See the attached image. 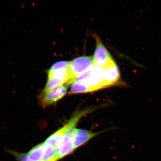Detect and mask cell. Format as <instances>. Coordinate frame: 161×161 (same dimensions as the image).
Masks as SVG:
<instances>
[{"instance_id":"cell-9","label":"cell","mask_w":161,"mask_h":161,"mask_svg":"<svg viewBox=\"0 0 161 161\" xmlns=\"http://www.w3.org/2000/svg\"><path fill=\"white\" fill-rule=\"evenodd\" d=\"M95 88L85 84L80 81H75L71 84L70 90L69 92V95L74 94H85L96 92Z\"/></svg>"},{"instance_id":"cell-1","label":"cell","mask_w":161,"mask_h":161,"mask_svg":"<svg viewBox=\"0 0 161 161\" xmlns=\"http://www.w3.org/2000/svg\"><path fill=\"white\" fill-rule=\"evenodd\" d=\"M93 110V108H87L77 111L65 124L66 131L58 142L56 148V158L57 161L70 154L75 150L74 137L76 125L84 115L88 114Z\"/></svg>"},{"instance_id":"cell-8","label":"cell","mask_w":161,"mask_h":161,"mask_svg":"<svg viewBox=\"0 0 161 161\" xmlns=\"http://www.w3.org/2000/svg\"><path fill=\"white\" fill-rule=\"evenodd\" d=\"M46 149L44 142L37 145L26 153L25 161H45Z\"/></svg>"},{"instance_id":"cell-3","label":"cell","mask_w":161,"mask_h":161,"mask_svg":"<svg viewBox=\"0 0 161 161\" xmlns=\"http://www.w3.org/2000/svg\"><path fill=\"white\" fill-rule=\"evenodd\" d=\"M68 84L59 86L47 91H43L39 97L40 104L43 108L55 104L62 99L67 93Z\"/></svg>"},{"instance_id":"cell-2","label":"cell","mask_w":161,"mask_h":161,"mask_svg":"<svg viewBox=\"0 0 161 161\" xmlns=\"http://www.w3.org/2000/svg\"><path fill=\"white\" fill-rule=\"evenodd\" d=\"M103 69L95 66L75 78V81H80L85 84L95 88L98 91L105 89L103 82Z\"/></svg>"},{"instance_id":"cell-7","label":"cell","mask_w":161,"mask_h":161,"mask_svg":"<svg viewBox=\"0 0 161 161\" xmlns=\"http://www.w3.org/2000/svg\"><path fill=\"white\" fill-rule=\"evenodd\" d=\"M99 133V132H92L83 129H75L74 137V147L75 150L86 143L87 142Z\"/></svg>"},{"instance_id":"cell-4","label":"cell","mask_w":161,"mask_h":161,"mask_svg":"<svg viewBox=\"0 0 161 161\" xmlns=\"http://www.w3.org/2000/svg\"><path fill=\"white\" fill-rule=\"evenodd\" d=\"M96 42V48L93 58V65L104 68L114 62V60L108 50L104 46L100 38L94 35Z\"/></svg>"},{"instance_id":"cell-10","label":"cell","mask_w":161,"mask_h":161,"mask_svg":"<svg viewBox=\"0 0 161 161\" xmlns=\"http://www.w3.org/2000/svg\"><path fill=\"white\" fill-rule=\"evenodd\" d=\"M70 61H61L53 64L47 72V76L69 67Z\"/></svg>"},{"instance_id":"cell-5","label":"cell","mask_w":161,"mask_h":161,"mask_svg":"<svg viewBox=\"0 0 161 161\" xmlns=\"http://www.w3.org/2000/svg\"><path fill=\"white\" fill-rule=\"evenodd\" d=\"M93 66V58L91 57H78L70 62L69 69L70 79L67 83L68 85L74 82L75 78L83 74Z\"/></svg>"},{"instance_id":"cell-6","label":"cell","mask_w":161,"mask_h":161,"mask_svg":"<svg viewBox=\"0 0 161 161\" xmlns=\"http://www.w3.org/2000/svg\"><path fill=\"white\" fill-rule=\"evenodd\" d=\"M103 82L105 88L116 86L125 85L121 81L120 72L115 61L103 69Z\"/></svg>"}]
</instances>
